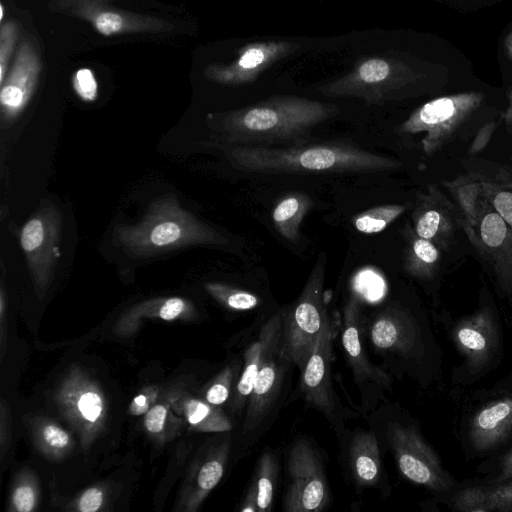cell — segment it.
<instances>
[{"label": "cell", "mask_w": 512, "mask_h": 512, "mask_svg": "<svg viewBox=\"0 0 512 512\" xmlns=\"http://www.w3.org/2000/svg\"><path fill=\"white\" fill-rule=\"evenodd\" d=\"M225 156L236 169L250 173H374L398 169L394 158L343 143L271 147L229 145Z\"/></svg>", "instance_id": "cell-1"}, {"label": "cell", "mask_w": 512, "mask_h": 512, "mask_svg": "<svg viewBox=\"0 0 512 512\" xmlns=\"http://www.w3.org/2000/svg\"><path fill=\"white\" fill-rule=\"evenodd\" d=\"M338 113L330 103L280 95L210 118L213 129L230 144L269 145L297 139Z\"/></svg>", "instance_id": "cell-2"}, {"label": "cell", "mask_w": 512, "mask_h": 512, "mask_svg": "<svg viewBox=\"0 0 512 512\" xmlns=\"http://www.w3.org/2000/svg\"><path fill=\"white\" fill-rule=\"evenodd\" d=\"M115 237L134 257H148L193 245L218 243L220 235L171 195L156 198L135 225H121Z\"/></svg>", "instance_id": "cell-3"}, {"label": "cell", "mask_w": 512, "mask_h": 512, "mask_svg": "<svg viewBox=\"0 0 512 512\" xmlns=\"http://www.w3.org/2000/svg\"><path fill=\"white\" fill-rule=\"evenodd\" d=\"M458 202L468 239L492 268L503 289L512 290V228L468 175L445 183Z\"/></svg>", "instance_id": "cell-4"}, {"label": "cell", "mask_w": 512, "mask_h": 512, "mask_svg": "<svg viewBox=\"0 0 512 512\" xmlns=\"http://www.w3.org/2000/svg\"><path fill=\"white\" fill-rule=\"evenodd\" d=\"M484 95L463 92L428 101L413 111L397 128L402 135H420L423 152L434 154L466 131L480 109Z\"/></svg>", "instance_id": "cell-5"}, {"label": "cell", "mask_w": 512, "mask_h": 512, "mask_svg": "<svg viewBox=\"0 0 512 512\" xmlns=\"http://www.w3.org/2000/svg\"><path fill=\"white\" fill-rule=\"evenodd\" d=\"M326 255L320 253L299 297L286 306L283 350L300 371L305 367L329 317L324 303Z\"/></svg>", "instance_id": "cell-6"}, {"label": "cell", "mask_w": 512, "mask_h": 512, "mask_svg": "<svg viewBox=\"0 0 512 512\" xmlns=\"http://www.w3.org/2000/svg\"><path fill=\"white\" fill-rule=\"evenodd\" d=\"M287 472L285 512H321L329 506L330 491L323 458L306 438L299 437L290 446Z\"/></svg>", "instance_id": "cell-7"}, {"label": "cell", "mask_w": 512, "mask_h": 512, "mask_svg": "<svg viewBox=\"0 0 512 512\" xmlns=\"http://www.w3.org/2000/svg\"><path fill=\"white\" fill-rule=\"evenodd\" d=\"M364 317L359 298L351 295L346 301L341 321V343L346 361L353 373L361 395V409H373L384 393L391 390V378L374 365L367 354L364 342Z\"/></svg>", "instance_id": "cell-8"}, {"label": "cell", "mask_w": 512, "mask_h": 512, "mask_svg": "<svg viewBox=\"0 0 512 512\" xmlns=\"http://www.w3.org/2000/svg\"><path fill=\"white\" fill-rule=\"evenodd\" d=\"M413 72L403 63L388 57H371L358 63L345 76L318 90L329 97H357L380 104L413 81Z\"/></svg>", "instance_id": "cell-9"}, {"label": "cell", "mask_w": 512, "mask_h": 512, "mask_svg": "<svg viewBox=\"0 0 512 512\" xmlns=\"http://www.w3.org/2000/svg\"><path fill=\"white\" fill-rule=\"evenodd\" d=\"M382 423L379 430L405 478L433 490H446L452 486L436 455L414 426L393 418Z\"/></svg>", "instance_id": "cell-10"}, {"label": "cell", "mask_w": 512, "mask_h": 512, "mask_svg": "<svg viewBox=\"0 0 512 512\" xmlns=\"http://www.w3.org/2000/svg\"><path fill=\"white\" fill-rule=\"evenodd\" d=\"M63 217L57 205L42 203L24 224L20 246L35 284L42 289L53 274L60 259Z\"/></svg>", "instance_id": "cell-11"}, {"label": "cell", "mask_w": 512, "mask_h": 512, "mask_svg": "<svg viewBox=\"0 0 512 512\" xmlns=\"http://www.w3.org/2000/svg\"><path fill=\"white\" fill-rule=\"evenodd\" d=\"M283 329L284 320L272 336L246 405L243 432L248 435L250 444L260 435L274 411L284 387L287 371L292 364L283 350Z\"/></svg>", "instance_id": "cell-12"}, {"label": "cell", "mask_w": 512, "mask_h": 512, "mask_svg": "<svg viewBox=\"0 0 512 512\" xmlns=\"http://www.w3.org/2000/svg\"><path fill=\"white\" fill-rule=\"evenodd\" d=\"M334 326L328 317L305 367L300 388L305 400L321 412L339 436L344 432L343 407L332 383Z\"/></svg>", "instance_id": "cell-13"}, {"label": "cell", "mask_w": 512, "mask_h": 512, "mask_svg": "<svg viewBox=\"0 0 512 512\" xmlns=\"http://www.w3.org/2000/svg\"><path fill=\"white\" fill-rule=\"evenodd\" d=\"M41 62L33 44L23 40L11 69L1 83L0 106L3 124H10L24 111L36 89Z\"/></svg>", "instance_id": "cell-14"}, {"label": "cell", "mask_w": 512, "mask_h": 512, "mask_svg": "<svg viewBox=\"0 0 512 512\" xmlns=\"http://www.w3.org/2000/svg\"><path fill=\"white\" fill-rule=\"evenodd\" d=\"M107 0H61L59 10L89 22L104 35L159 31L167 23L149 16L118 10L106 5Z\"/></svg>", "instance_id": "cell-15"}, {"label": "cell", "mask_w": 512, "mask_h": 512, "mask_svg": "<svg viewBox=\"0 0 512 512\" xmlns=\"http://www.w3.org/2000/svg\"><path fill=\"white\" fill-rule=\"evenodd\" d=\"M461 220L455 205L435 185L417 196L412 212L413 230L440 250H447L452 244Z\"/></svg>", "instance_id": "cell-16"}, {"label": "cell", "mask_w": 512, "mask_h": 512, "mask_svg": "<svg viewBox=\"0 0 512 512\" xmlns=\"http://www.w3.org/2000/svg\"><path fill=\"white\" fill-rule=\"evenodd\" d=\"M296 45L268 41L243 47L235 61L228 65H211L204 74L211 81L224 85H242L255 80L271 64L285 57Z\"/></svg>", "instance_id": "cell-17"}, {"label": "cell", "mask_w": 512, "mask_h": 512, "mask_svg": "<svg viewBox=\"0 0 512 512\" xmlns=\"http://www.w3.org/2000/svg\"><path fill=\"white\" fill-rule=\"evenodd\" d=\"M379 438L375 430L356 429L348 444V468L358 488L374 487L384 479Z\"/></svg>", "instance_id": "cell-18"}, {"label": "cell", "mask_w": 512, "mask_h": 512, "mask_svg": "<svg viewBox=\"0 0 512 512\" xmlns=\"http://www.w3.org/2000/svg\"><path fill=\"white\" fill-rule=\"evenodd\" d=\"M286 307L271 315L260 327L257 338L248 346L244 354L241 373L235 387V409L246 407L255 380L267 353L269 343L278 326L283 322Z\"/></svg>", "instance_id": "cell-19"}, {"label": "cell", "mask_w": 512, "mask_h": 512, "mask_svg": "<svg viewBox=\"0 0 512 512\" xmlns=\"http://www.w3.org/2000/svg\"><path fill=\"white\" fill-rule=\"evenodd\" d=\"M512 431V397L492 402L474 417L470 439L473 447L483 451L493 448Z\"/></svg>", "instance_id": "cell-20"}, {"label": "cell", "mask_w": 512, "mask_h": 512, "mask_svg": "<svg viewBox=\"0 0 512 512\" xmlns=\"http://www.w3.org/2000/svg\"><path fill=\"white\" fill-rule=\"evenodd\" d=\"M279 473L278 457L265 451L259 458L248 487L242 512H269L272 510Z\"/></svg>", "instance_id": "cell-21"}, {"label": "cell", "mask_w": 512, "mask_h": 512, "mask_svg": "<svg viewBox=\"0 0 512 512\" xmlns=\"http://www.w3.org/2000/svg\"><path fill=\"white\" fill-rule=\"evenodd\" d=\"M492 166V165H491ZM480 193L512 228V172L499 165L467 174Z\"/></svg>", "instance_id": "cell-22"}, {"label": "cell", "mask_w": 512, "mask_h": 512, "mask_svg": "<svg viewBox=\"0 0 512 512\" xmlns=\"http://www.w3.org/2000/svg\"><path fill=\"white\" fill-rule=\"evenodd\" d=\"M405 235L404 269L416 278H431L440 265V248L432 241L418 236L413 228L408 227Z\"/></svg>", "instance_id": "cell-23"}, {"label": "cell", "mask_w": 512, "mask_h": 512, "mask_svg": "<svg viewBox=\"0 0 512 512\" xmlns=\"http://www.w3.org/2000/svg\"><path fill=\"white\" fill-rule=\"evenodd\" d=\"M311 206L310 197L304 193L295 192L281 198L272 211V220L279 234L289 242H296L303 218Z\"/></svg>", "instance_id": "cell-24"}, {"label": "cell", "mask_w": 512, "mask_h": 512, "mask_svg": "<svg viewBox=\"0 0 512 512\" xmlns=\"http://www.w3.org/2000/svg\"><path fill=\"white\" fill-rule=\"evenodd\" d=\"M406 206L400 204H384L355 215L352 218L354 228L365 234L379 233L401 216Z\"/></svg>", "instance_id": "cell-25"}, {"label": "cell", "mask_w": 512, "mask_h": 512, "mask_svg": "<svg viewBox=\"0 0 512 512\" xmlns=\"http://www.w3.org/2000/svg\"><path fill=\"white\" fill-rule=\"evenodd\" d=\"M206 289L217 300L235 311H250L261 303V299L255 293L225 284L207 283Z\"/></svg>", "instance_id": "cell-26"}, {"label": "cell", "mask_w": 512, "mask_h": 512, "mask_svg": "<svg viewBox=\"0 0 512 512\" xmlns=\"http://www.w3.org/2000/svg\"><path fill=\"white\" fill-rule=\"evenodd\" d=\"M468 502L485 504L484 510H512V479L484 491L471 490L464 494Z\"/></svg>", "instance_id": "cell-27"}, {"label": "cell", "mask_w": 512, "mask_h": 512, "mask_svg": "<svg viewBox=\"0 0 512 512\" xmlns=\"http://www.w3.org/2000/svg\"><path fill=\"white\" fill-rule=\"evenodd\" d=\"M18 38V26L13 21L2 24L0 29V84L4 81L9 61Z\"/></svg>", "instance_id": "cell-28"}, {"label": "cell", "mask_w": 512, "mask_h": 512, "mask_svg": "<svg viewBox=\"0 0 512 512\" xmlns=\"http://www.w3.org/2000/svg\"><path fill=\"white\" fill-rule=\"evenodd\" d=\"M72 85L78 97L83 101L92 102L97 98L98 84L90 69H78L72 78Z\"/></svg>", "instance_id": "cell-29"}, {"label": "cell", "mask_w": 512, "mask_h": 512, "mask_svg": "<svg viewBox=\"0 0 512 512\" xmlns=\"http://www.w3.org/2000/svg\"><path fill=\"white\" fill-rule=\"evenodd\" d=\"M240 367V364L236 368L229 367L222 373L219 381L215 382L206 393V400L208 403L212 405H221L228 399L230 394V385L232 384V379L234 377V370Z\"/></svg>", "instance_id": "cell-30"}, {"label": "cell", "mask_w": 512, "mask_h": 512, "mask_svg": "<svg viewBox=\"0 0 512 512\" xmlns=\"http://www.w3.org/2000/svg\"><path fill=\"white\" fill-rule=\"evenodd\" d=\"M223 460L220 458L212 459L206 462L198 473V486L203 491L212 490L222 478L224 473Z\"/></svg>", "instance_id": "cell-31"}, {"label": "cell", "mask_w": 512, "mask_h": 512, "mask_svg": "<svg viewBox=\"0 0 512 512\" xmlns=\"http://www.w3.org/2000/svg\"><path fill=\"white\" fill-rule=\"evenodd\" d=\"M78 407L86 420L94 422L101 414L102 401L96 393L87 392L79 399Z\"/></svg>", "instance_id": "cell-32"}, {"label": "cell", "mask_w": 512, "mask_h": 512, "mask_svg": "<svg viewBox=\"0 0 512 512\" xmlns=\"http://www.w3.org/2000/svg\"><path fill=\"white\" fill-rule=\"evenodd\" d=\"M459 342L470 351H483L486 347V339L483 334L475 328L463 327L457 334Z\"/></svg>", "instance_id": "cell-33"}, {"label": "cell", "mask_w": 512, "mask_h": 512, "mask_svg": "<svg viewBox=\"0 0 512 512\" xmlns=\"http://www.w3.org/2000/svg\"><path fill=\"white\" fill-rule=\"evenodd\" d=\"M167 410L163 405L151 408L145 417V426L151 433H159L164 426Z\"/></svg>", "instance_id": "cell-34"}, {"label": "cell", "mask_w": 512, "mask_h": 512, "mask_svg": "<svg viewBox=\"0 0 512 512\" xmlns=\"http://www.w3.org/2000/svg\"><path fill=\"white\" fill-rule=\"evenodd\" d=\"M186 308V302L182 298L179 297H172L169 299H166L160 309H159V316L163 320H173L176 317H178Z\"/></svg>", "instance_id": "cell-35"}, {"label": "cell", "mask_w": 512, "mask_h": 512, "mask_svg": "<svg viewBox=\"0 0 512 512\" xmlns=\"http://www.w3.org/2000/svg\"><path fill=\"white\" fill-rule=\"evenodd\" d=\"M103 502V494L97 488L86 490L79 500V510L81 512H95Z\"/></svg>", "instance_id": "cell-36"}, {"label": "cell", "mask_w": 512, "mask_h": 512, "mask_svg": "<svg viewBox=\"0 0 512 512\" xmlns=\"http://www.w3.org/2000/svg\"><path fill=\"white\" fill-rule=\"evenodd\" d=\"M13 504L20 512H29L34 506V492L28 486H22L13 494Z\"/></svg>", "instance_id": "cell-37"}, {"label": "cell", "mask_w": 512, "mask_h": 512, "mask_svg": "<svg viewBox=\"0 0 512 512\" xmlns=\"http://www.w3.org/2000/svg\"><path fill=\"white\" fill-rule=\"evenodd\" d=\"M44 440L54 448H64L68 442V434L55 425H47L43 429Z\"/></svg>", "instance_id": "cell-38"}, {"label": "cell", "mask_w": 512, "mask_h": 512, "mask_svg": "<svg viewBox=\"0 0 512 512\" xmlns=\"http://www.w3.org/2000/svg\"><path fill=\"white\" fill-rule=\"evenodd\" d=\"M512 479V450L506 455L502 462L499 475L493 481L495 485L505 483Z\"/></svg>", "instance_id": "cell-39"}, {"label": "cell", "mask_w": 512, "mask_h": 512, "mask_svg": "<svg viewBox=\"0 0 512 512\" xmlns=\"http://www.w3.org/2000/svg\"><path fill=\"white\" fill-rule=\"evenodd\" d=\"M149 408L147 397L143 394L136 396L130 406V412L134 415L144 414Z\"/></svg>", "instance_id": "cell-40"}, {"label": "cell", "mask_w": 512, "mask_h": 512, "mask_svg": "<svg viewBox=\"0 0 512 512\" xmlns=\"http://www.w3.org/2000/svg\"><path fill=\"white\" fill-rule=\"evenodd\" d=\"M494 128H495L494 124L493 123H489V126H488L484 136H482L480 138V136L477 135L473 145L471 146V152L472 153L480 151V149H482L486 145V143L488 142V140L490 138V135L492 134Z\"/></svg>", "instance_id": "cell-41"}, {"label": "cell", "mask_w": 512, "mask_h": 512, "mask_svg": "<svg viewBox=\"0 0 512 512\" xmlns=\"http://www.w3.org/2000/svg\"><path fill=\"white\" fill-rule=\"evenodd\" d=\"M505 124L512 129V94L507 109L503 114Z\"/></svg>", "instance_id": "cell-42"}, {"label": "cell", "mask_w": 512, "mask_h": 512, "mask_svg": "<svg viewBox=\"0 0 512 512\" xmlns=\"http://www.w3.org/2000/svg\"><path fill=\"white\" fill-rule=\"evenodd\" d=\"M504 45L507 55L512 59V32L507 35Z\"/></svg>", "instance_id": "cell-43"}, {"label": "cell", "mask_w": 512, "mask_h": 512, "mask_svg": "<svg viewBox=\"0 0 512 512\" xmlns=\"http://www.w3.org/2000/svg\"><path fill=\"white\" fill-rule=\"evenodd\" d=\"M0 10H1V16H0V19H1V21H3V17H4V7H3V5H2V4H1V6H0Z\"/></svg>", "instance_id": "cell-44"}]
</instances>
